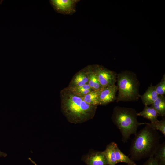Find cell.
Segmentation results:
<instances>
[{"label":"cell","mask_w":165,"mask_h":165,"mask_svg":"<svg viewBox=\"0 0 165 165\" xmlns=\"http://www.w3.org/2000/svg\"><path fill=\"white\" fill-rule=\"evenodd\" d=\"M61 109L70 122L81 123L93 118L97 105H89L67 87L61 92Z\"/></svg>","instance_id":"obj_1"},{"label":"cell","mask_w":165,"mask_h":165,"mask_svg":"<svg viewBox=\"0 0 165 165\" xmlns=\"http://www.w3.org/2000/svg\"><path fill=\"white\" fill-rule=\"evenodd\" d=\"M145 125L132 140L129 155L133 160L153 156L160 144L161 136L157 131L152 129L148 123Z\"/></svg>","instance_id":"obj_2"},{"label":"cell","mask_w":165,"mask_h":165,"mask_svg":"<svg viewBox=\"0 0 165 165\" xmlns=\"http://www.w3.org/2000/svg\"><path fill=\"white\" fill-rule=\"evenodd\" d=\"M137 113L132 108L117 106L113 109L112 119L119 130L122 141L124 143L127 142L131 135H136L139 126L147 123L139 122Z\"/></svg>","instance_id":"obj_3"},{"label":"cell","mask_w":165,"mask_h":165,"mask_svg":"<svg viewBox=\"0 0 165 165\" xmlns=\"http://www.w3.org/2000/svg\"><path fill=\"white\" fill-rule=\"evenodd\" d=\"M116 81L118 91L117 102L135 101L140 97L139 82L134 73L123 71L117 74Z\"/></svg>","instance_id":"obj_4"},{"label":"cell","mask_w":165,"mask_h":165,"mask_svg":"<svg viewBox=\"0 0 165 165\" xmlns=\"http://www.w3.org/2000/svg\"><path fill=\"white\" fill-rule=\"evenodd\" d=\"M93 68L102 88L115 85L117 74L104 66L98 64L92 65Z\"/></svg>","instance_id":"obj_5"},{"label":"cell","mask_w":165,"mask_h":165,"mask_svg":"<svg viewBox=\"0 0 165 165\" xmlns=\"http://www.w3.org/2000/svg\"><path fill=\"white\" fill-rule=\"evenodd\" d=\"M78 0H51L50 2L57 13L65 15H71L76 11Z\"/></svg>","instance_id":"obj_6"},{"label":"cell","mask_w":165,"mask_h":165,"mask_svg":"<svg viewBox=\"0 0 165 165\" xmlns=\"http://www.w3.org/2000/svg\"><path fill=\"white\" fill-rule=\"evenodd\" d=\"M118 87L115 85L102 88L98 91L99 105H106L116 99Z\"/></svg>","instance_id":"obj_7"},{"label":"cell","mask_w":165,"mask_h":165,"mask_svg":"<svg viewBox=\"0 0 165 165\" xmlns=\"http://www.w3.org/2000/svg\"><path fill=\"white\" fill-rule=\"evenodd\" d=\"M84 161L87 165H108L106 157L103 151H93L86 156Z\"/></svg>","instance_id":"obj_8"},{"label":"cell","mask_w":165,"mask_h":165,"mask_svg":"<svg viewBox=\"0 0 165 165\" xmlns=\"http://www.w3.org/2000/svg\"><path fill=\"white\" fill-rule=\"evenodd\" d=\"M88 83V76L84 67L74 75L67 87L69 88L75 87L82 86Z\"/></svg>","instance_id":"obj_9"},{"label":"cell","mask_w":165,"mask_h":165,"mask_svg":"<svg viewBox=\"0 0 165 165\" xmlns=\"http://www.w3.org/2000/svg\"><path fill=\"white\" fill-rule=\"evenodd\" d=\"M158 95L156 92L155 86L148 87L145 93L140 95L141 100L145 105H151L157 98Z\"/></svg>","instance_id":"obj_10"},{"label":"cell","mask_w":165,"mask_h":165,"mask_svg":"<svg viewBox=\"0 0 165 165\" xmlns=\"http://www.w3.org/2000/svg\"><path fill=\"white\" fill-rule=\"evenodd\" d=\"M85 68L87 73L89 85L93 90L99 91L102 88L94 71L92 65H89Z\"/></svg>","instance_id":"obj_11"},{"label":"cell","mask_w":165,"mask_h":165,"mask_svg":"<svg viewBox=\"0 0 165 165\" xmlns=\"http://www.w3.org/2000/svg\"><path fill=\"white\" fill-rule=\"evenodd\" d=\"M116 144L114 142H111L107 145L105 150L103 151L106 157L108 165H116L117 163L115 150Z\"/></svg>","instance_id":"obj_12"},{"label":"cell","mask_w":165,"mask_h":165,"mask_svg":"<svg viewBox=\"0 0 165 165\" xmlns=\"http://www.w3.org/2000/svg\"><path fill=\"white\" fill-rule=\"evenodd\" d=\"M138 116H140L149 120L151 123H154L158 120L159 116L157 112L152 107L145 105L141 111L137 113Z\"/></svg>","instance_id":"obj_13"},{"label":"cell","mask_w":165,"mask_h":165,"mask_svg":"<svg viewBox=\"0 0 165 165\" xmlns=\"http://www.w3.org/2000/svg\"><path fill=\"white\" fill-rule=\"evenodd\" d=\"M151 107L157 112L159 116L163 117L165 116V97L159 95L156 99L151 105Z\"/></svg>","instance_id":"obj_14"},{"label":"cell","mask_w":165,"mask_h":165,"mask_svg":"<svg viewBox=\"0 0 165 165\" xmlns=\"http://www.w3.org/2000/svg\"><path fill=\"white\" fill-rule=\"evenodd\" d=\"M115 150L117 163L119 162H124L127 164L128 165H137L133 160L121 151L117 144L115 147Z\"/></svg>","instance_id":"obj_15"},{"label":"cell","mask_w":165,"mask_h":165,"mask_svg":"<svg viewBox=\"0 0 165 165\" xmlns=\"http://www.w3.org/2000/svg\"><path fill=\"white\" fill-rule=\"evenodd\" d=\"M67 87L73 94L82 98L88 93L93 90L88 83L78 87Z\"/></svg>","instance_id":"obj_16"},{"label":"cell","mask_w":165,"mask_h":165,"mask_svg":"<svg viewBox=\"0 0 165 165\" xmlns=\"http://www.w3.org/2000/svg\"><path fill=\"white\" fill-rule=\"evenodd\" d=\"M154 157L160 165H165V142L160 144L155 153Z\"/></svg>","instance_id":"obj_17"},{"label":"cell","mask_w":165,"mask_h":165,"mask_svg":"<svg viewBox=\"0 0 165 165\" xmlns=\"http://www.w3.org/2000/svg\"><path fill=\"white\" fill-rule=\"evenodd\" d=\"M82 99L87 104L93 105H99L98 91L93 90L85 95Z\"/></svg>","instance_id":"obj_18"},{"label":"cell","mask_w":165,"mask_h":165,"mask_svg":"<svg viewBox=\"0 0 165 165\" xmlns=\"http://www.w3.org/2000/svg\"><path fill=\"white\" fill-rule=\"evenodd\" d=\"M148 125L153 129L158 130L165 136V119L164 117H162L160 120L153 123H148Z\"/></svg>","instance_id":"obj_19"},{"label":"cell","mask_w":165,"mask_h":165,"mask_svg":"<svg viewBox=\"0 0 165 165\" xmlns=\"http://www.w3.org/2000/svg\"><path fill=\"white\" fill-rule=\"evenodd\" d=\"M158 95L163 96L165 94V75H163L160 82L155 86Z\"/></svg>","instance_id":"obj_20"},{"label":"cell","mask_w":165,"mask_h":165,"mask_svg":"<svg viewBox=\"0 0 165 165\" xmlns=\"http://www.w3.org/2000/svg\"><path fill=\"white\" fill-rule=\"evenodd\" d=\"M143 165H160L157 161L154 156L149 157V158L144 163Z\"/></svg>","instance_id":"obj_21"},{"label":"cell","mask_w":165,"mask_h":165,"mask_svg":"<svg viewBox=\"0 0 165 165\" xmlns=\"http://www.w3.org/2000/svg\"><path fill=\"white\" fill-rule=\"evenodd\" d=\"M7 156V154L5 153L2 152L0 151V157H6Z\"/></svg>","instance_id":"obj_22"},{"label":"cell","mask_w":165,"mask_h":165,"mask_svg":"<svg viewBox=\"0 0 165 165\" xmlns=\"http://www.w3.org/2000/svg\"><path fill=\"white\" fill-rule=\"evenodd\" d=\"M29 159L30 160L31 162V163H33L34 165H37L34 161L32 160L31 158H29Z\"/></svg>","instance_id":"obj_23"}]
</instances>
